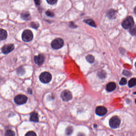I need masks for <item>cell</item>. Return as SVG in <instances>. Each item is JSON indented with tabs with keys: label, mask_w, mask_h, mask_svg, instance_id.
Here are the masks:
<instances>
[{
	"label": "cell",
	"mask_w": 136,
	"mask_h": 136,
	"mask_svg": "<svg viewBox=\"0 0 136 136\" xmlns=\"http://www.w3.org/2000/svg\"><path fill=\"white\" fill-rule=\"evenodd\" d=\"M134 20L131 16L126 18L122 23L123 27L125 29H130L134 26Z\"/></svg>",
	"instance_id": "obj_1"
},
{
	"label": "cell",
	"mask_w": 136,
	"mask_h": 136,
	"mask_svg": "<svg viewBox=\"0 0 136 136\" xmlns=\"http://www.w3.org/2000/svg\"><path fill=\"white\" fill-rule=\"evenodd\" d=\"M23 41L25 42H29L31 41L33 38L32 32L30 30H24L22 35Z\"/></svg>",
	"instance_id": "obj_2"
},
{
	"label": "cell",
	"mask_w": 136,
	"mask_h": 136,
	"mask_svg": "<svg viewBox=\"0 0 136 136\" xmlns=\"http://www.w3.org/2000/svg\"><path fill=\"white\" fill-rule=\"evenodd\" d=\"M64 45V41L61 38H57L53 40L51 43V46L55 50H58L62 48Z\"/></svg>",
	"instance_id": "obj_3"
},
{
	"label": "cell",
	"mask_w": 136,
	"mask_h": 136,
	"mask_svg": "<svg viewBox=\"0 0 136 136\" xmlns=\"http://www.w3.org/2000/svg\"><path fill=\"white\" fill-rule=\"evenodd\" d=\"M39 78L40 81L42 83L44 84H47L51 81L52 76L49 72H44L41 73Z\"/></svg>",
	"instance_id": "obj_4"
},
{
	"label": "cell",
	"mask_w": 136,
	"mask_h": 136,
	"mask_svg": "<svg viewBox=\"0 0 136 136\" xmlns=\"http://www.w3.org/2000/svg\"><path fill=\"white\" fill-rule=\"evenodd\" d=\"M109 124L111 128L116 129L120 126L121 120L117 116L113 117L109 120Z\"/></svg>",
	"instance_id": "obj_5"
},
{
	"label": "cell",
	"mask_w": 136,
	"mask_h": 136,
	"mask_svg": "<svg viewBox=\"0 0 136 136\" xmlns=\"http://www.w3.org/2000/svg\"><path fill=\"white\" fill-rule=\"evenodd\" d=\"M28 98L26 95H19L15 97L14 99V102L18 105H22L27 102Z\"/></svg>",
	"instance_id": "obj_6"
},
{
	"label": "cell",
	"mask_w": 136,
	"mask_h": 136,
	"mask_svg": "<svg viewBox=\"0 0 136 136\" xmlns=\"http://www.w3.org/2000/svg\"><path fill=\"white\" fill-rule=\"evenodd\" d=\"M61 97L64 101H68L72 99V94L70 91L65 90L62 92Z\"/></svg>",
	"instance_id": "obj_7"
},
{
	"label": "cell",
	"mask_w": 136,
	"mask_h": 136,
	"mask_svg": "<svg viewBox=\"0 0 136 136\" xmlns=\"http://www.w3.org/2000/svg\"><path fill=\"white\" fill-rule=\"evenodd\" d=\"M14 48V45L13 44H8L4 45L2 48V52L5 54L11 52Z\"/></svg>",
	"instance_id": "obj_8"
},
{
	"label": "cell",
	"mask_w": 136,
	"mask_h": 136,
	"mask_svg": "<svg viewBox=\"0 0 136 136\" xmlns=\"http://www.w3.org/2000/svg\"><path fill=\"white\" fill-rule=\"evenodd\" d=\"M107 112V109L104 106H98L95 109V113L97 115L100 116L105 115Z\"/></svg>",
	"instance_id": "obj_9"
},
{
	"label": "cell",
	"mask_w": 136,
	"mask_h": 136,
	"mask_svg": "<svg viewBox=\"0 0 136 136\" xmlns=\"http://www.w3.org/2000/svg\"><path fill=\"white\" fill-rule=\"evenodd\" d=\"M45 60V57L43 55L39 54L34 57V61L35 63L39 65H41L43 64Z\"/></svg>",
	"instance_id": "obj_10"
},
{
	"label": "cell",
	"mask_w": 136,
	"mask_h": 136,
	"mask_svg": "<svg viewBox=\"0 0 136 136\" xmlns=\"http://www.w3.org/2000/svg\"><path fill=\"white\" fill-rule=\"evenodd\" d=\"M106 90L109 92L114 91L116 88V85L115 83H109L106 86Z\"/></svg>",
	"instance_id": "obj_11"
},
{
	"label": "cell",
	"mask_w": 136,
	"mask_h": 136,
	"mask_svg": "<svg viewBox=\"0 0 136 136\" xmlns=\"http://www.w3.org/2000/svg\"><path fill=\"white\" fill-rule=\"evenodd\" d=\"M30 120L34 122H38L39 121V116L37 113L34 112L30 115Z\"/></svg>",
	"instance_id": "obj_12"
},
{
	"label": "cell",
	"mask_w": 136,
	"mask_h": 136,
	"mask_svg": "<svg viewBox=\"0 0 136 136\" xmlns=\"http://www.w3.org/2000/svg\"><path fill=\"white\" fill-rule=\"evenodd\" d=\"M7 37V32L5 30L0 29V39L2 40L6 39Z\"/></svg>",
	"instance_id": "obj_13"
},
{
	"label": "cell",
	"mask_w": 136,
	"mask_h": 136,
	"mask_svg": "<svg viewBox=\"0 0 136 136\" xmlns=\"http://www.w3.org/2000/svg\"><path fill=\"white\" fill-rule=\"evenodd\" d=\"M21 17L23 20H30V14L28 12H25V13H22Z\"/></svg>",
	"instance_id": "obj_14"
},
{
	"label": "cell",
	"mask_w": 136,
	"mask_h": 136,
	"mask_svg": "<svg viewBox=\"0 0 136 136\" xmlns=\"http://www.w3.org/2000/svg\"><path fill=\"white\" fill-rule=\"evenodd\" d=\"M84 22L87 24L88 25H90V26H93V27H96V25H95V23L93 21V20L91 19H86L84 20Z\"/></svg>",
	"instance_id": "obj_15"
},
{
	"label": "cell",
	"mask_w": 136,
	"mask_h": 136,
	"mask_svg": "<svg viewBox=\"0 0 136 136\" xmlns=\"http://www.w3.org/2000/svg\"><path fill=\"white\" fill-rule=\"evenodd\" d=\"M128 85L130 88L135 86L136 85V78H133L131 79L128 83Z\"/></svg>",
	"instance_id": "obj_16"
},
{
	"label": "cell",
	"mask_w": 136,
	"mask_h": 136,
	"mask_svg": "<svg viewBox=\"0 0 136 136\" xmlns=\"http://www.w3.org/2000/svg\"><path fill=\"white\" fill-rule=\"evenodd\" d=\"M107 16L110 19L114 18L116 16V11L114 10H110L107 13Z\"/></svg>",
	"instance_id": "obj_17"
},
{
	"label": "cell",
	"mask_w": 136,
	"mask_h": 136,
	"mask_svg": "<svg viewBox=\"0 0 136 136\" xmlns=\"http://www.w3.org/2000/svg\"><path fill=\"white\" fill-rule=\"evenodd\" d=\"M86 59L90 63H93L94 62V57L92 55H88L86 57Z\"/></svg>",
	"instance_id": "obj_18"
},
{
	"label": "cell",
	"mask_w": 136,
	"mask_h": 136,
	"mask_svg": "<svg viewBox=\"0 0 136 136\" xmlns=\"http://www.w3.org/2000/svg\"><path fill=\"white\" fill-rule=\"evenodd\" d=\"M106 73L104 71H100L98 73V76L101 79H104L106 77Z\"/></svg>",
	"instance_id": "obj_19"
},
{
	"label": "cell",
	"mask_w": 136,
	"mask_h": 136,
	"mask_svg": "<svg viewBox=\"0 0 136 136\" xmlns=\"http://www.w3.org/2000/svg\"><path fill=\"white\" fill-rule=\"evenodd\" d=\"M15 133L13 130H6L5 133V136H15Z\"/></svg>",
	"instance_id": "obj_20"
},
{
	"label": "cell",
	"mask_w": 136,
	"mask_h": 136,
	"mask_svg": "<svg viewBox=\"0 0 136 136\" xmlns=\"http://www.w3.org/2000/svg\"><path fill=\"white\" fill-rule=\"evenodd\" d=\"M73 131V129L72 127L69 126L66 128V130H65V133L67 135H70L72 134Z\"/></svg>",
	"instance_id": "obj_21"
},
{
	"label": "cell",
	"mask_w": 136,
	"mask_h": 136,
	"mask_svg": "<svg viewBox=\"0 0 136 136\" xmlns=\"http://www.w3.org/2000/svg\"><path fill=\"white\" fill-rule=\"evenodd\" d=\"M129 32L133 36H136V26H133L130 29Z\"/></svg>",
	"instance_id": "obj_22"
},
{
	"label": "cell",
	"mask_w": 136,
	"mask_h": 136,
	"mask_svg": "<svg viewBox=\"0 0 136 136\" xmlns=\"http://www.w3.org/2000/svg\"><path fill=\"white\" fill-rule=\"evenodd\" d=\"M31 26L34 29H37L39 26V24L37 22H32L31 23Z\"/></svg>",
	"instance_id": "obj_23"
},
{
	"label": "cell",
	"mask_w": 136,
	"mask_h": 136,
	"mask_svg": "<svg viewBox=\"0 0 136 136\" xmlns=\"http://www.w3.org/2000/svg\"><path fill=\"white\" fill-rule=\"evenodd\" d=\"M17 73L19 75H22L25 73V70L23 68H20L18 69L17 70Z\"/></svg>",
	"instance_id": "obj_24"
},
{
	"label": "cell",
	"mask_w": 136,
	"mask_h": 136,
	"mask_svg": "<svg viewBox=\"0 0 136 136\" xmlns=\"http://www.w3.org/2000/svg\"><path fill=\"white\" fill-rule=\"evenodd\" d=\"M25 136H37L35 132L32 131L28 132V133H26Z\"/></svg>",
	"instance_id": "obj_25"
},
{
	"label": "cell",
	"mask_w": 136,
	"mask_h": 136,
	"mask_svg": "<svg viewBox=\"0 0 136 136\" xmlns=\"http://www.w3.org/2000/svg\"><path fill=\"white\" fill-rule=\"evenodd\" d=\"M45 14H46V15L47 16H49V17H53L54 16V14L51 11H47Z\"/></svg>",
	"instance_id": "obj_26"
},
{
	"label": "cell",
	"mask_w": 136,
	"mask_h": 136,
	"mask_svg": "<svg viewBox=\"0 0 136 136\" xmlns=\"http://www.w3.org/2000/svg\"><path fill=\"white\" fill-rule=\"evenodd\" d=\"M127 83V79H126L125 78H122L121 81H120V82H119V84H120V85H125Z\"/></svg>",
	"instance_id": "obj_27"
},
{
	"label": "cell",
	"mask_w": 136,
	"mask_h": 136,
	"mask_svg": "<svg viewBox=\"0 0 136 136\" xmlns=\"http://www.w3.org/2000/svg\"><path fill=\"white\" fill-rule=\"evenodd\" d=\"M47 2L50 5H54L57 2V0H46Z\"/></svg>",
	"instance_id": "obj_28"
},
{
	"label": "cell",
	"mask_w": 136,
	"mask_h": 136,
	"mask_svg": "<svg viewBox=\"0 0 136 136\" xmlns=\"http://www.w3.org/2000/svg\"><path fill=\"white\" fill-rule=\"evenodd\" d=\"M123 73V74L126 76H129L130 75V72L129 71H126V70H124Z\"/></svg>",
	"instance_id": "obj_29"
},
{
	"label": "cell",
	"mask_w": 136,
	"mask_h": 136,
	"mask_svg": "<svg viewBox=\"0 0 136 136\" xmlns=\"http://www.w3.org/2000/svg\"><path fill=\"white\" fill-rule=\"evenodd\" d=\"M34 2H35L36 5H40V1H39V0H35Z\"/></svg>",
	"instance_id": "obj_30"
},
{
	"label": "cell",
	"mask_w": 136,
	"mask_h": 136,
	"mask_svg": "<svg viewBox=\"0 0 136 136\" xmlns=\"http://www.w3.org/2000/svg\"><path fill=\"white\" fill-rule=\"evenodd\" d=\"M78 136H85V135H84L83 133H80L79 134H78Z\"/></svg>",
	"instance_id": "obj_31"
},
{
	"label": "cell",
	"mask_w": 136,
	"mask_h": 136,
	"mask_svg": "<svg viewBox=\"0 0 136 136\" xmlns=\"http://www.w3.org/2000/svg\"><path fill=\"white\" fill-rule=\"evenodd\" d=\"M135 13L136 14V6L135 7Z\"/></svg>",
	"instance_id": "obj_32"
},
{
	"label": "cell",
	"mask_w": 136,
	"mask_h": 136,
	"mask_svg": "<svg viewBox=\"0 0 136 136\" xmlns=\"http://www.w3.org/2000/svg\"><path fill=\"white\" fill-rule=\"evenodd\" d=\"M135 67H136V63H135Z\"/></svg>",
	"instance_id": "obj_33"
},
{
	"label": "cell",
	"mask_w": 136,
	"mask_h": 136,
	"mask_svg": "<svg viewBox=\"0 0 136 136\" xmlns=\"http://www.w3.org/2000/svg\"><path fill=\"white\" fill-rule=\"evenodd\" d=\"M134 93V94H136V92H135Z\"/></svg>",
	"instance_id": "obj_34"
},
{
	"label": "cell",
	"mask_w": 136,
	"mask_h": 136,
	"mask_svg": "<svg viewBox=\"0 0 136 136\" xmlns=\"http://www.w3.org/2000/svg\"><path fill=\"white\" fill-rule=\"evenodd\" d=\"M135 103H136V99H135Z\"/></svg>",
	"instance_id": "obj_35"
}]
</instances>
